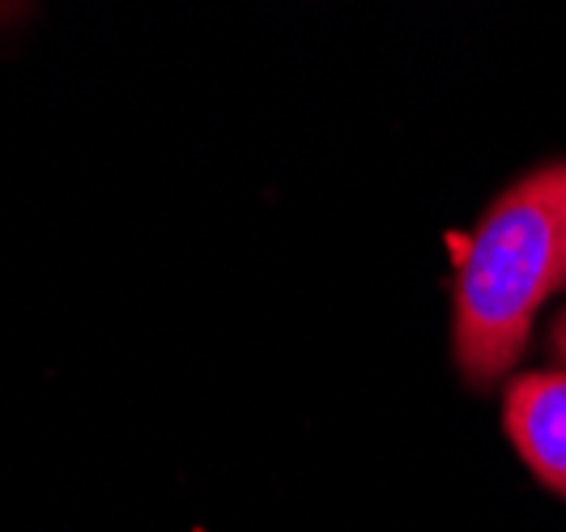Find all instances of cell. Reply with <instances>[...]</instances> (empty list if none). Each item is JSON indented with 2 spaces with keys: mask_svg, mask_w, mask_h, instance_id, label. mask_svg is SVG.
<instances>
[{
  "mask_svg": "<svg viewBox=\"0 0 566 532\" xmlns=\"http://www.w3.org/2000/svg\"><path fill=\"white\" fill-rule=\"evenodd\" d=\"M503 426L533 477L566 499V366L515 375L503 396Z\"/></svg>",
  "mask_w": 566,
  "mask_h": 532,
  "instance_id": "obj_2",
  "label": "cell"
},
{
  "mask_svg": "<svg viewBox=\"0 0 566 532\" xmlns=\"http://www.w3.org/2000/svg\"><path fill=\"white\" fill-rule=\"evenodd\" d=\"M549 341H554V354H558V363L566 366V311L554 320V328H549Z\"/></svg>",
  "mask_w": 566,
  "mask_h": 532,
  "instance_id": "obj_3",
  "label": "cell"
},
{
  "mask_svg": "<svg viewBox=\"0 0 566 532\" xmlns=\"http://www.w3.org/2000/svg\"><path fill=\"white\" fill-rule=\"evenodd\" d=\"M0 9H4V0H0Z\"/></svg>",
  "mask_w": 566,
  "mask_h": 532,
  "instance_id": "obj_4",
  "label": "cell"
},
{
  "mask_svg": "<svg viewBox=\"0 0 566 532\" xmlns=\"http://www.w3.org/2000/svg\"><path fill=\"white\" fill-rule=\"evenodd\" d=\"M566 290V158L515 179L455 248L452 354L473 388L524 358L537 311Z\"/></svg>",
  "mask_w": 566,
  "mask_h": 532,
  "instance_id": "obj_1",
  "label": "cell"
}]
</instances>
